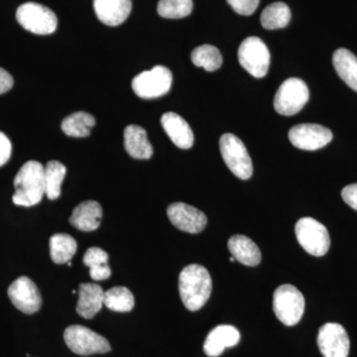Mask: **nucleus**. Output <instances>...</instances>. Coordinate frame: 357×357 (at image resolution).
Segmentation results:
<instances>
[{"label":"nucleus","mask_w":357,"mask_h":357,"mask_svg":"<svg viewBox=\"0 0 357 357\" xmlns=\"http://www.w3.org/2000/svg\"><path fill=\"white\" fill-rule=\"evenodd\" d=\"M135 305L133 294L126 287L116 286L105 292V306L114 312H130Z\"/></svg>","instance_id":"bb28decb"},{"label":"nucleus","mask_w":357,"mask_h":357,"mask_svg":"<svg viewBox=\"0 0 357 357\" xmlns=\"http://www.w3.org/2000/svg\"><path fill=\"white\" fill-rule=\"evenodd\" d=\"M124 147L132 158L150 159L153 155L146 130L139 126L131 124L124 129Z\"/></svg>","instance_id":"aec40b11"},{"label":"nucleus","mask_w":357,"mask_h":357,"mask_svg":"<svg viewBox=\"0 0 357 357\" xmlns=\"http://www.w3.org/2000/svg\"><path fill=\"white\" fill-rule=\"evenodd\" d=\"M67 265H68V266L70 267V266H72L73 264H72V262L69 261V262L67 263Z\"/></svg>","instance_id":"c9c22d12"},{"label":"nucleus","mask_w":357,"mask_h":357,"mask_svg":"<svg viewBox=\"0 0 357 357\" xmlns=\"http://www.w3.org/2000/svg\"><path fill=\"white\" fill-rule=\"evenodd\" d=\"M192 10V0H160L157 11L169 20H178L190 15Z\"/></svg>","instance_id":"c85d7f7f"},{"label":"nucleus","mask_w":357,"mask_h":357,"mask_svg":"<svg viewBox=\"0 0 357 357\" xmlns=\"http://www.w3.org/2000/svg\"><path fill=\"white\" fill-rule=\"evenodd\" d=\"M110 275H112V270H110L109 264L89 268V276H91V278L93 279V280H107V278H109Z\"/></svg>","instance_id":"72a5a7b5"},{"label":"nucleus","mask_w":357,"mask_h":357,"mask_svg":"<svg viewBox=\"0 0 357 357\" xmlns=\"http://www.w3.org/2000/svg\"><path fill=\"white\" fill-rule=\"evenodd\" d=\"M173 83V75L168 68L156 66L134 77L132 89L139 98L144 100L160 98L169 93Z\"/></svg>","instance_id":"6e6552de"},{"label":"nucleus","mask_w":357,"mask_h":357,"mask_svg":"<svg viewBox=\"0 0 357 357\" xmlns=\"http://www.w3.org/2000/svg\"><path fill=\"white\" fill-rule=\"evenodd\" d=\"M13 203L32 206L39 204L45 194V168L37 161H28L14 178Z\"/></svg>","instance_id":"f03ea898"},{"label":"nucleus","mask_w":357,"mask_h":357,"mask_svg":"<svg viewBox=\"0 0 357 357\" xmlns=\"http://www.w3.org/2000/svg\"><path fill=\"white\" fill-rule=\"evenodd\" d=\"M68 347L79 356L107 354L112 351L109 340L84 326H68L64 333Z\"/></svg>","instance_id":"39448f33"},{"label":"nucleus","mask_w":357,"mask_h":357,"mask_svg":"<svg viewBox=\"0 0 357 357\" xmlns=\"http://www.w3.org/2000/svg\"><path fill=\"white\" fill-rule=\"evenodd\" d=\"M318 345L324 357H347L351 349L347 331L335 323L326 324L319 328Z\"/></svg>","instance_id":"f8f14e48"},{"label":"nucleus","mask_w":357,"mask_h":357,"mask_svg":"<svg viewBox=\"0 0 357 357\" xmlns=\"http://www.w3.org/2000/svg\"><path fill=\"white\" fill-rule=\"evenodd\" d=\"M169 220L177 229L189 234L203 231L208 223L206 215L190 204L174 203L167 208Z\"/></svg>","instance_id":"4468645a"},{"label":"nucleus","mask_w":357,"mask_h":357,"mask_svg":"<svg viewBox=\"0 0 357 357\" xmlns=\"http://www.w3.org/2000/svg\"><path fill=\"white\" fill-rule=\"evenodd\" d=\"M11 303L24 314L38 312L42 305L41 294L36 284L26 276H21L8 288Z\"/></svg>","instance_id":"ddd939ff"},{"label":"nucleus","mask_w":357,"mask_h":357,"mask_svg":"<svg viewBox=\"0 0 357 357\" xmlns=\"http://www.w3.org/2000/svg\"><path fill=\"white\" fill-rule=\"evenodd\" d=\"M342 197L345 203L357 211V184L347 185L342 189Z\"/></svg>","instance_id":"473e14b6"},{"label":"nucleus","mask_w":357,"mask_h":357,"mask_svg":"<svg viewBox=\"0 0 357 357\" xmlns=\"http://www.w3.org/2000/svg\"><path fill=\"white\" fill-rule=\"evenodd\" d=\"M102 218V206L96 201H86L75 208L70 218V223L82 231H93L98 229Z\"/></svg>","instance_id":"6ab92c4d"},{"label":"nucleus","mask_w":357,"mask_h":357,"mask_svg":"<svg viewBox=\"0 0 357 357\" xmlns=\"http://www.w3.org/2000/svg\"><path fill=\"white\" fill-rule=\"evenodd\" d=\"M229 249L236 261L246 266H256L261 261V252L249 237L237 234L230 237Z\"/></svg>","instance_id":"412c9836"},{"label":"nucleus","mask_w":357,"mask_h":357,"mask_svg":"<svg viewBox=\"0 0 357 357\" xmlns=\"http://www.w3.org/2000/svg\"><path fill=\"white\" fill-rule=\"evenodd\" d=\"M161 124L176 146L181 149H190L194 144V133L191 126L175 112H166L162 115Z\"/></svg>","instance_id":"f3484780"},{"label":"nucleus","mask_w":357,"mask_h":357,"mask_svg":"<svg viewBox=\"0 0 357 357\" xmlns=\"http://www.w3.org/2000/svg\"><path fill=\"white\" fill-rule=\"evenodd\" d=\"M309 98L310 91L306 83L298 77H290L277 91L274 109L279 114L291 116L302 110Z\"/></svg>","instance_id":"1a4fd4ad"},{"label":"nucleus","mask_w":357,"mask_h":357,"mask_svg":"<svg viewBox=\"0 0 357 357\" xmlns=\"http://www.w3.org/2000/svg\"><path fill=\"white\" fill-rule=\"evenodd\" d=\"M296 236L309 255L324 256L331 246L330 234L325 225L312 218H303L295 227Z\"/></svg>","instance_id":"0eeeda50"},{"label":"nucleus","mask_w":357,"mask_h":357,"mask_svg":"<svg viewBox=\"0 0 357 357\" xmlns=\"http://www.w3.org/2000/svg\"><path fill=\"white\" fill-rule=\"evenodd\" d=\"M131 8V0H93L96 16L105 25H121L128 20Z\"/></svg>","instance_id":"dca6fc26"},{"label":"nucleus","mask_w":357,"mask_h":357,"mask_svg":"<svg viewBox=\"0 0 357 357\" xmlns=\"http://www.w3.org/2000/svg\"><path fill=\"white\" fill-rule=\"evenodd\" d=\"M273 311L285 326L297 325L305 311V298L295 286L284 284L275 290Z\"/></svg>","instance_id":"7ed1b4c3"},{"label":"nucleus","mask_w":357,"mask_h":357,"mask_svg":"<svg viewBox=\"0 0 357 357\" xmlns=\"http://www.w3.org/2000/svg\"><path fill=\"white\" fill-rule=\"evenodd\" d=\"M77 241L69 234H58L50 238L51 259L56 264H66L76 255Z\"/></svg>","instance_id":"b1692460"},{"label":"nucleus","mask_w":357,"mask_h":357,"mask_svg":"<svg viewBox=\"0 0 357 357\" xmlns=\"http://www.w3.org/2000/svg\"><path fill=\"white\" fill-rule=\"evenodd\" d=\"M229 6L241 15H251L255 13L260 0H227Z\"/></svg>","instance_id":"7c9ffc66"},{"label":"nucleus","mask_w":357,"mask_h":357,"mask_svg":"<svg viewBox=\"0 0 357 357\" xmlns=\"http://www.w3.org/2000/svg\"><path fill=\"white\" fill-rule=\"evenodd\" d=\"M96 126L93 115L84 112H77L66 117L62 122V130L66 135L75 138L86 137L91 128Z\"/></svg>","instance_id":"5701e85b"},{"label":"nucleus","mask_w":357,"mask_h":357,"mask_svg":"<svg viewBox=\"0 0 357 357\" xmlns=\"http://www.w3.org/2000/svg\"><path fill=\"white\" fill-rule=\"evenodd\" d=\"M13 146L10 140L3 132H0V167L7 163L11 156Z\"/></svg>","instance_id":"2f4dec72"},{"label":"nucleus","mask_w":357,"mask_h":357,"mask_svg":"<svg viewBox=\"0 0 357 357\" xmlns=\"http://www.w3.org/2000/svg\"><path fill=\"white\" fill-rule=\"evenodd\" d=\"M105 305V292L98 284L83 283L79 288L77 312L84 319H91Z\"/></svg>","instance_id":"a211bd4d"},{"label":"nucleus","mask_w":357,"mask_h":357,"mask_svg":"<svg viewBox=\"0 0 357 357\" xmlns=\"http://www.w3.org/2000/svg\"><path fill=\"white\" fill-rule=\"evenodd\" d=\"M239 340L241 333L236 328L229 325L218 326L204 340V354L210 357L220 356L227 347H236Z\"/></svg>","instance_id":"2eb2a0df"},{"label":"nucleus","mask_w":357,"mask_h":357,"mask_svg":"<svg viewBox=\"0 0 357 357\" xmlns=\"http://www.w3.org/2000/svg\"><path fill=\"white\" fill-rule=\"evenodd\" d=\"M13 76L7 70L0 68V95L10 91L13 89Z\"/></svg>","instance_id":"f704fd0d"},{"label":"nucleus","mask_w":357,"mask_h":357,"mask_svg":"<svg viewBox=\"0 0 357 357\" xmlns=\"http://www.w3.org/2000/svg\"><path fill=\"white\" fill-rule=\"evenodd\" d=\"M333 137L332 131L319 124H298L289 131V139L294 146L306 151H314L325 147Z\"/></svg>","instance_id":"9b49d317"},{"label":"nucleus","mask_w":357,"mask_h":357,"mask_svg":"<svg viewBox=\"0 0 357 357\" xmlns=\"http://www.w3.org/2000/svg\"><path fill=\"white\" fill-rule=\"evenodd\" d=\"M192 63L197 67L204 68L208 72H215L222 64V56L217 47L202 45L192 52Z\"/></svg>","instance_id":"cd10ccee"},{"label":"nucleus","mask_w":357,"mask_h":357,"mask_svg":"<svg viewBox=\"0 0 357 357\" xmlns=\"http://www.w3.org/2000/svg\"><path fill=\"white\" fill-rule=\"evenodd\" d=\"M291 20V10L284 2H275L263 10L260 21L265 29L275 30L286 27Z\"/></svg>","instance_id":"393cba45"},{"label":"nucleus","mask_w":357,"mask_h":357,"mask_svg":"<svg viewBox=\"0 0 357 357\" xmlns=\"http://www.w3.org/2000/svg\"><path fill=\"white\" fill-rule=\"evenodd\" d=\"M220 153L227 168L237 178L248 180L252 176L253 165L243 141L232 133L223 134L220 139Z\"/></svg>","instance_id":"20e7f679"},{"label":"nucleus","mask_w":357,"mask_h":357,"mask_svg":"<svg viewBox=\"0 0 357 357\" xmlns=\"http://www.w3.org/2000/svg\"><path fill=\"white\" fill-rule=\"evenodd\" d=\"M45 168V194L49 199H58L61 195V185L64 181L67 169L61 162H48Z\"/></svg>","instance_id":"a878e982"},{"label":"nucleus","mask_w":357,"mask_h":357,"mask_svg":"<svg viewBox=\"0 0 357 357\" xmlns=\"http://www.w3.org/2000/svg\"><path fill=\"white\" fill-rule=\"evenodd\" d=\"M16 20L27 31L37 35H49L57 29L56 14L48 7L35 2H27L18 7Z\"/></svg>","instance_id":"423d86ee"},{"label":"nucleus","mask_w":357,"mask_h":357,"mask_svg":"<svg viewBox=\"0 0 357 357\" xmlns=\"http://www.w3.org/2000/svg\"><path fill=\"white\" fill-rule=\"evenodd\" d=\"M238 61L251 76L261 79L266 76L270 67L269 49L258 37L244 39L238 49Z\"/></svg>","instance_id":"9d476101"},{"label":"nucleus","mask_w":357,"mask_h":357,"mask_svg":"<svg viewBox=\"0 0 357 357\" xmlns=\"http://www.w3.org/2000/svg\"><path fill=\"white\" fill-rule=\"evenodd\" d=\"M213 282L208 270L199 264L185 267L178 277V292L190 311H198L210 299Z\"/></svg>","instance_id":"f257e3e1"},{"label":"nucleus","mask_w":357,"mask_h":357,"mask_svg":"<svg viewBox=\"0 0 357 357\" xmlns=\"http://www.w3.org/2000/svg\"><path fill=\"white\" fill-rule=\"evenodd\" d=\"M83 261L84 264L89 268L100 266V265L107 264L109 255L102 248H91L84 253Z\"/></svg>","instance_id":"c756f323"},{"label":"nucleus","mask_w":357,"mask_h":357,"mask_svg":"<svg viewBox=\"0 0 357 357\" xmlns=\"http://www.w3.org/2000/svg\"><path fill=\"white\" fill-rule=\"evenodd\" d=\"M333 67L349 88L357 91V58L347 49L340 48L333 54Z\"/></svg>","instance_id":"4be33fe9"}]
</instances>
